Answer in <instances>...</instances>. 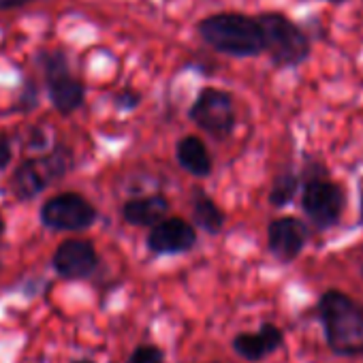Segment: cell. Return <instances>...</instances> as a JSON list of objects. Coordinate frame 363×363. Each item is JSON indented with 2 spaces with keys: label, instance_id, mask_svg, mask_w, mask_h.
I'll return each mask as SVG.
<instances>
[{
  "label": "cell",
  "instance_id": "obj_23",
  "mask_svg": "<svg viewBox=\"0 0 363 363\" xmlns=\"http://www.w3.org/2000/svg\"><path fill=\"white\" fill-rule=\"evenodd\" d=\"M5 229H7V225H5V218H3V216H0V235H3V233H5Z\"/></svg>",
  "mask_w": 363,
  "mask_h": 363
},
{
  "label": "cell",
  "instance_id": "obj_5",
  "mask_svg": "<svg viewBox=\"0 0 363 363\" xmlns=\"http://www.w3.org/2000/svg\"><path fill=\"white\" fill-rule=\"evenodd\" d=\"M37 65L45 75V86L52 105L62 116L77 111L86 101V86L82 79L71 75L67 54L62 50H39Z\"/></svg>",
  "mask_w": 363,
  "mask_h": 363
},
{
  "label": "cell",
  "instance_id": "obj_10",
  "mask_svg": "<svg viewBox=\"0 0 363 363\" xmlns=\"http://www.w3.org/2000/svg\"><path fill=\"white\" fill-rule=\"evenodd\" d=\"M197 244V227L184 218H167L147 233V248L154 255H182Z\"/></svg>",
  "mask_w": 363,
  "mask_h": 363
},
{
  "label": "cell",
  "instance_id": "obj_3",
  "mask_svg": "<svg viewBox=\"0 0 363 363\" xmlns=\"http://www.w3.org/2000/svg\"><path fill=\"white\" fill-rule=\"evenodd\" d=\"M199 35L214 50L229 56H259L265 50V37L259 20L240 13H220L199 24Z\"/></svg>",
  "mask_w": 363,
  "mask_h": 363
},
{
  "label": "cell",
  "instance_id": "obj_15",
  "mask_svg": "<svg viewBox=\"0 0 363 363\" xmlns=\"http://www.w3.org/2000/svg\"><path fill=\"white\" fill-rule=\"evenodd\" d=\"M191 212H193V225L203 229L206 233L218 235L225 229V214L216 206V201L203 191L195 189L191 195Z\"/></svg>",
  "mask_w": 363,
  "mask_h": 363
},
{
  "label": "cell",
  "instance_id": "obj_22",
  "mask_svg": "<svg viewBox=\"0 0 363 363\" xmlns=\"http://www.w3.org/2000/svg\"><path fill=\"white\" fill-rule=\"evenodd\" d=\"M359 216H361V225H363V186H361V197H359Z\"/></svg>",
  "mask_w": 363,
  "mask_h": 363
},
{
  "label": "cell",
  "instance_id": "obj_24",
  "mask_svg": "<svg viewBox=\"0 0 363 363\" xmlns=\"http://www.w3.org/2000/svg\"><path fill=\"white\" fill-rule=\"evenodd\" d=\"M71 363H94L92 359H75V361H71Z\"/></svg>",
  "mask_w": 363,
  "mask_h": 363
},
{
  "label": "cell",
  "instance_id": "obj_17",
  "mask_svg": "<svg viewBox=\"0 0 363 363\" xmlns=\"http://www.w3.org/2000/svg\"><path fill=\"white\" fill-rule=\"evenodd\" d=\"M162 359L164 354L158 346L145 344V346H137L126 359V363H162Z\"/></svg>",
  "mask_w": 363,
  "mask_h": 363
},
{
  "label": "cell",
  "instance_id": "obj_14",
  "mask_svg": "<svg viewBox=\"0 0 363 363\" xmlns=\"http://www.w3.org/2000/svg\"><path fill=\"white\" fill-rule=\"evenodd\" d=\"M175 158L179 162V167L189 171L195 177H210L214 162L210 156V150L206 147V143L195 137V135H186L182 137L175 145Z\"/></svg>",
  "mask_w": 363,
  "mask_h": 363
},
{
  "label": "cell",
  "instance_id": "obj_20",
  "mask_svg": "<svg viewBox=\"0 0 363 363\" xmlns=\"http://www.w3.org/2000/svg\"><path fill=\"white\" fill-rule=\"evenodd\" d=\"M13 158V150H11V143L5 139V137H0V171L7 169L9 162Z\"/></svg>",
  "mask_w": 363,
  "mask_h": 363
},
{
  "label": "cell",
  "instance_id": "obj_13",
  "mask_svg": "<svg viewBox=\"0 0 363 363\" xmlns=\"http://www.w3.org/2000/svg\"><path fill=\"white\" fill-rule=\"evenodd\" d=\"M169 208L171 206H169V199L164 195L137 197V199H128L122 206V218L126 225L154 229L156 225L167 220Z\"/></svg>",
  "mask_w": 363,
  "mask_h": 363
},
{
  "label": "cell",
  "instance_id": "obj_16",
  "mask_svg": "<svg viewBox=\"0 0 363 363\" xmlns=\"http://www.w3.org/2000/svg\"><path fill=\"white\" fill-rule=\"evenodd\" d=\"M301 189V177L293 171H282L276 175L274 186L269 191V206L272 208H286L297 197V191Z\"/></svg>",
  "mask_w": 363,
  "mask_h": 363
},
{
  "label": "cell",
  "instance_id": "obj_26",
  "mask_svg": "<svg viewBox=\"0 0 363 363\" xmlns=\"http://www.w3.org/2000/svg\"><path fill=\"white\" fill-rule=\"evenodd\" d=\"M361 274H363V267H361Z\"/></svg>",
  "mask_w": 363,
  "mask_h": 363
},
{
  "label": "cell",
  "instance_id": "obj_25",
  "mask_svg": "<svg viewBox=\"0 0 363 363\" xmlns=\"http://www.w3.org/2000/svg\"><path fill=\"white\" fill-rule=\"evenodd\" d=\"M329 3H342V0H329Z\"/></svg>",
  "mask_w": 363,
  "mask_h": 363
},
{
  "label": "cell",
  "instance_id": "obj_21",
  "mask_svg": "<svg viewBox=\"0 0 363 363\" xmlns=\"http://www.w3.org/2000/svg\"><path fill=\"white\" fill-rule=\"evenodd\" d=\"M35 3V0H0V11H11V9H22L26 5Z\"/></svg>",
  "mask_w": 363,
  "mask_h": 363
},
{
  "label": "cell",
  "instance_id": "obj_11",
  "mask_svg": "<svg viewBox=\"0 0 363 363\" xmlns=\"http://www.w3.org/2000/svg\"><path fill=\"white\" fill-rule=\"evenodd\" d=\"M308 240H310V229L293 216L276 218L267 227L269 252L280 263H293L306 248Z\"/></svg>",
  "mask_w": 363,
  "mask_h": 363
},
{
  "label": "cell",
  "instance_id": "obj_7",
  "mask_svg": "<svg viewBox=\"0 0 363 363\" xmlns=\"http://www.w3.org/2000/svg\"><path fill=\"white\" fill-rule=\"evenodd\" d=\"M189 116L201 130H206L208 135H212L218 141L227 139L235 128L233 99L229 92L218 90V88L201 90L197 101L193 103Z\"/></svg>",
  "mask_w": 363,
  "mask_h": 363
},
{
  "label": "cell",
  "instance_id": "obj_12",
  "mask_svg": "<svg viewBox=\"0 0 363 363\" xmlns=\"http://www.w3.org/2000/svg\"><path fill=\"white\" fill-rule=\"evenodd\" d=\"M284 344V333L274 323H263L255 333H238L233 337V350L246 361H263L272 352L280 350Z\"/></svg>",
  "mask_w": 363,
  "mask_h": 363
},
{
  "label": "cell",
  "instance_id": "obj_6",
  "mask_svg": "<svg viewBox=\"0 0 363 363\" xmlns=\"http://www.w3.org/2000/svg\"><path fill=\"white\" fill-rule=\"evenodd\" d=\"M265 37V50L276 67H297L310 56V41L289 18L280 13H265L259 18Z\"/></svg>",
  "mask_w": 363,
  "mask_h": 363
},
{
  "label": "cell",
  "instance_id": "obj_19",
  "mask_svg": "<svg viewBox=\"0 0 363 363\" xmlns=\"http://www.w3.org/2000/svg\"><path fill=\"white\" fill-rule=\"evenodd\" d=\"M37 101H39V96H37V86L28 79L26 84H24V92H22V99H20V109H33L35 105H37Z\"/></svg>",
  "mask_w": 363,
  "mask_h": 363
},
{
  "label": "cell",
  "instance_id": "obj_9",
  "mask_svg": "<svg viewBox=\"0 0 363 363\" xmlns=\"http://www.w3.org/2000/svg\"><path fill=\"white\" fill-rule=\"evenodd\" d=\"M52 265L65 280H86L99 267V255L88 240H67L56 248Z\"/></svg>",
  "mask_w": 363,
  "mask_h": 363
},
{
  "label": "cell",
  "instance_id": "obj_1",
  "mask_svg": "<svg viewBox=\"0 0 363 363\" xmlns=\"http://www.w3.org/2000/svg\"><path fill=\"white\" fill-rule=\"evenodd\" d=\"M318 318L331 352L340 357L363 354V306L342 291H327L318 299Z\"/></svg>",
  "mask_w": 363,
  "mask_h": 363
},
{
  "label": "cell",
  "instance_id": "obj_18",
  "mask_svg": "<svg viewBox=\"0 0 363 363\" xmlns=\"http://www.w3.org/2000/svg\"><path fill=\"white\" fill-rule=\"evenodd\" d=\"M139 103H141V94L135 90H128V88L113 96V105L122 111H133Z\"/></svg>",
  "mask_w": 363,
  "mask_h": 363
},
{
  "label": "cell",
  "instance_id": "obj_4",
  "mask_svg": "<svg viewBox=\"0 0 363 363\" xmlns=\"http://www.w3.org/2000/svg\"><path fill=\"white\" fill-rule=\"evenodd\" d=\"M73 164V154L67 147H56L43 156L24 160L11 175V193L20 201H28L43 193L56 179L65 177Z\"/></svg>",
  "mask_w": 363,
  "mask_h": 363
},
{
  "label": "cell",
  "instance_id": "obj_8",
  "mask_svg": "<svg viewBox=\"0 0 363 363\" xmlns=\"http://www.w3.org/2000/svg\"><path fill=\"white\" fill-rule=\"evenodd\" d=\"M96 208L77 193H62L41 206L39 218L54 231H84L96 220Z\"/></svg>",
  "mask_w": 363,
  "mask_h": 363
},
{
  "label": "cell",
  "instance_id": "obj_2",
  "mask_svg": "<svg viewBox=\"0 0 363 363\" xmlns=\"http://www.w3.org/2000/svg\"><path fill=\"white\" fill-rule=\"evenodd\" d=\"M301 210L308 216L310 225L318 231L333 229L344 212L346 195L329 179L325 164L310 160L301 175Z\"/></svg>",
  "mask_w": 363,
  "mask_h": 363
}]
</instances>
